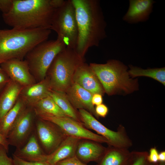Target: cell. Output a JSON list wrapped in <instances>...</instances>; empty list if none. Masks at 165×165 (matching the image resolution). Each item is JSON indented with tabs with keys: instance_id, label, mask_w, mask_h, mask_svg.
Segmentation results:
<instances>
[{
	"instance_id": "6da1fadb",
	"label": "cell",
	"mask_w": 165,
	"mask_h": 165,
	"mask_svg": "<svg viewBox=\"0 0 165 165\" xmlns=\"http://www.w3.org/2000/svg\"><path fill=\"white\" fill-rule=\"evenodd\" d=\"M71 0L78 30L75 50L83 58L90 48L99 46L107 37V23L99 0Z\"/></svg>"
},
{
	"instance_id": "7a4b0ae2",
	"label": "cell",
	"mask_w": 165,
	"mask_h": 165,
	"mask_svg": "<svg viewBox=\"0 0 165 165\" xmlns=\"http://www.w3.org/2000/svg\"><path fill=\"white\" fill-rule=\"evenodd\" d=\"M55 10L50 0H14L10 11L2 16L5 23L13 28L51 30Z\"/></svg>"
},
{
	"instance_id": "3957f363",
	"label": "cell",
	"mask_w": 165,
	"mask_h": 165,
	"mask_svg": "<svg viewBox=\"0 0 165 165\" xmlns=\"http://www.w3.org/2000/svg\"><path fill=\"white\" fill-rule=\"evenodd\" d=\"M51 30L44 28L0 29V61L24 60L38 44L47 40Z\"/></svg>"
},
{
	"instance_id": "277c9868",
	"label": "cell",
	"mask_w": 165,
	"mask_h": 165,
	"mask_svg": "<svg viewBox=\"0 0 165 165\" xmlns=\"http://www.w3.org/2000/svg\"><path fill=\"white\" fill-rule=\"evenodd\" d=\"M89 66L108 95L130 93L137 89V81L130 78L127 66L119 61L109 60L105 64L92 63Z\"/></svg>"
},
{
	"instance_id": "5b68a950",
	"label": "cell",
	"mask_w": 165,
	"mask_h": 165,
	"mask_svg": "<svg viewBox=\"0 0 165 165\" xmlns=\"http://www.w3.org/2000/svg\"><path fill=\"white\" fill-rule=\"evenodd\" d=\"M74 49L66 47L55 57L47 72L52 90L64 92L73 82L74 73L83 62Z\"/></svg>"
},
{
	"instance_id": "8992f818",
	"label": "cell",
	"mask_w": 165,
	"mask_h": 165,
	"mask_svg": "<svg viewBox=\"0 0 165 165\" xmlns=\"http://www.w3.org/2000/svg\"><path fill=\"white\" fill-rule=\"evenodd\" d=\"M66 47L65 44L57 38L38 44L27 53L24 60L37 82L46 78L48 70L55 57Z\"/></svg>"
},
{
	"instance_id": "52a82bcc",
	"label": "cell",
	"mask_w": 165,
	"mask_h": 165,
	"mask_svg": "<svg viewBox=\"0 0 165 165\" xmlns=\"http://www.w3.org/2000/svg\"><path fill=\"white\" fill-rule=\"evenodd\" d=\"M51 30L56 33L57 38L67 47L75 50L78 30L75 9L71 0H65L61 7L55 10Z\"/></svg>"
},
{
	"instance_id": "ba28073f",
	"label": "cell",
	"mask_w": 165,
	"mask_h": 165,
	"mask_svg": "<svg viewBox=\"0 0 165 165\" xmlns=\"http://www.w3.org/2000/svg\"><path fill=\"white\" fill-rule=\"evenodd\" d=\"M79 113L84 126L93 130L105 138L109 146L127 149L132 146V141L123 126L120 125L117 130L114 131L104 125L86 110L79 109Z\"/></svg>"
},
{
	"instance_id": "9c48e42d",
	"label": "cell",
	"mask_w": 165,
	"mask_h": 165,
	"mask_svg": "<svg viewBox=\"0 0 165 165\" xmlns=\"http://www.w3.org/2000/svg\"><path fill=\"white\" fill-rule=\"evenodd\" d=\"M36 116L32 107H27L22 112L6 138L9 145L21 148L35 130Z\"/></svg>"
},
{
	"instance_id": "30bf717a",
	"label": "cell",
	"mask_w": 165,
	"mask_h": 165,
	"mask_svg": "<svg viewBox=\"0 0 165 165\" xmlns=\"http://www.w3.org/2000/svg\"><path fill=\"white\" fill-rule=\"evenodd\" d=\"M35 132L40 145L47 155L53 152L67 136L54 123L37 117Z\"/></svg>"
},
{
	"instance_id": "8fae6325",
	"label": "cell",
	"mask_w": 165,
	"mask_h": 165,
	"mask_svg": "<svg viewBox=\"0 0 165 165\" xmlns=\"http://www.w3.org/2000/svg\"><path fill=\"white\" fill-rule=\"evenodd\" d=\"M37 118L54 123L67 136L76 138L80 140H89L99 143L108 144L107 140L104 137L89 130L82 123L68 117L43 116Z\"/></svg>"
},
{
	"instance_id": "7c38bea8",
	"label": "cell",
	"mask_w": 165,
	"mask_h": 165,
	"mask_svg": "<svg viewBox=\"0 0 165 165\" xmlns=\"http://www.w3.org/2000/svg\"><path fill=\"white\" fill-rule=\"evenodd\" d=\"M0 67L11 80L23 87L37 82L24 59L9 60L2 62Z\"/></svg>"
},
{
	"instance_id": "4fadbf2b",
	"label": "cell",
	"mask_w": 165,
	"mask_h": 165,
	"mask_svg": "<svg viewBox=\"0 0 165 165\" xmlns=\"http://www.w3.org/2000/svg\"><path fill=\"white\" fill-rule=\"evenodd\" d=\"M73 82L76 83L93 95H102L104 89L97 76L89 65L84 62L76 69L73 77Z\"/></svg>"
},
{
	"instance_id": "5bb4252c",
	"label": "cell",
	"mask_w": 165,
	"mask_h": 165,
	"mask_svg": "<svg viewBox=\"0 0 165 165\" xmlns=\"http://www.w3.org/2000/svg\"><path fill=\"white\" fill-rule=\"evenodd\" d=\"M52 90L48 78L23 87L19 98L27 107H33L39 101L49 96Z\"/></svg>"
},
{
	"instance_id": "9a60e30c",
	"label": "cell",
	"mask_w": 165,
	"mask_h": 165,
	"mask_svg": "<svg viewBox=\"0 0 165 165\" xmlns=\"http://www.w3.org/2000/svg\"><path fill=\"white\" fill-rule=\"evenodd\" d=\"M155 2L152 0H129L128 9L123 17V20L131 24L147 21Z\"/></svg>"
},
{
	"instance_id": "2e32d148",
	"label": "cell",
	"mask_w": 165,
	"mask_h": 165,
	"mask_svg": "<svg viewBox=\"0 0 165 165\" xmlns=\"http://www.w3.org/2000/svg\"><path fill=\"white\" fill-rule=\"evenodd\" d=\"M68 100L74 108L84 109L97 116L91 101L93 94L78 84L73 82L65 92Z\"/></svg>"
},
{
	"instance_id": "e0dca14e",
	"label": "cell",
	"mask_w": 165,
	"mask_h": 165,
	"mask_svg": "<svg viewBox=\"0 0 165 165\" xmlns=\"http://www.w3.org/2000/svg\"><path fill=\"white\" fill-rule=\"evenodd\" d=\"M13 154L23 160L31 162H46L47 156L39 142L35 130L26 144L21 148H16Z\"/></svg>"
},
{
	"instance_id": "ac0fdd59",
	"label": "cell",
	"mask_w": 165,
	"mask_h": 165,
	"mask_svg": "<svg viewBox=\"0 0 165 165\" xmlns=\"http://www.w3.org/2000/svg\"><path fill=\"white\" fill-rule=\"evenodd\" d=\"M106 148L99 143L89 140L81 139L77 145L75 155L85 163L91 161L98 162L104 154Z\"/></svg>"
},
{
	"instance_id": "d6986e66",
	"label": "cell",
	"mask_w": 165,
	"mask_h": 165,
	"mask_svg": "<svg viewBox=\"0 0 165 165\" xmlns=\"http://www.w3.org/2000/svg\"><path fill=\"white\" fill-rule=\"evenodd\" d=\"M23 87L11 80L0 93V122L14 105Z\"/></svg>"
},
{
	"instance_id": "ffe728a7",
	"label": "cell",
	"mask_w": 165,
	"mask_h": 165,
	"mask_svg": "<svg viewBox=\"0 0 165 165\" xmlns=\"http://www.w3.org/2000/svg\"><path fill=\"white\" fill-rule=\"evenodd\" d=\"M133 153L127 148L109 146L97 165H129Z\"/></svg>"
},
{
	"instance_id": "44dd1931",
	"label": "cell",
	"mask_w": 165,
	"mask_h": 165,
	"mask_svg": "<svg viewBox=\"0 0 165 165\" xmlns=\"http://www.w3.org/2000/svg\"><path fill=\"white\" fill-rule=\"evenodd\" d=\"M80 140L67 136L53 152L47 155L46 162L50 165H55L60 161L75 155L77 146Z\"/></svg>"
},
{
	"instance_id": "7402d4cb",
	"label": "cell",
	"mask_w": 165,
	"mask_h": 165,
	"mask_svg": "<svg viewBox=\"0 0 165 165\" xmlns=\"http://www.w3.org/2000/svg\"><path fill=\"white\" fill-rule=\"evenodd\" d=\"M32 108L37 117L43 116L68 117L50 96L39 101Z\"/></svg>"
},
{
	"instance_id": "603a6c76",
	"label": "cell",
	"mask_w": 165,
	"mask_h": 165,
	"mask_svg": "<svg viewBox=\"0 0 165 165\" xmlns=\"http://www.w3.org/2000/svg\"><path fill=\"white\" fill-rule=\"evenodd\" d=\"M27 107L19 98L13 107L3 117L0 122V133L6 138L19 116Z\"/></svg>"
},
{
	"instance_id": "cb8c5ba5",
	"label": "cell",
	"mask_w": 165,
	"mask_h": 165,
	"mask_svg": "<svg viewBox=\"0 0 165 165\" xmlns=\"http://www.w3.org/2000/svg\"><path fill=\"white\" fill-rule=\"evenodd\" d=\"M49 96L67 116L82 123L64 92L51 90Z\"/></svg>"
},
{
	"instance_id": "d4e9b609",
	"label": "cell",
	"mask_w": 165,
	"mask_h": 165,
	"mask_svg": "<svg viewBox=\"0 0 165 165\" xmlns=\"http://www.w3.org/2000/svg\"><path fill=\"white\" fill-rule=\"evenodd\" d=\"M128 71L129 75L134 78L138 76H144L150 77L165 85V68L143 69L141 68L129 65Z\"/></svg>"
},
{
	"instance_id": "484cf974",
	"label": "cell",
	"mask_w": 165,
	"mask_h": 165,
	"mask_svg": "<svg viewBox=\"0 0 165 165\" xmlns=\"http://www.w3.org/2000/svg\"><path fill=\"white\" fill-rule=\"evenodd\" d=\"M148 154L146 151L134 152L132 159L129 165H150L147 159Z\"/></svg>"
},
{
	"instance_id": "4316f807",
	"label": "cell",
	"mask_w": 165,
	"mask_h": 165,
	"mask_svg": "<svg viewBox=\"0 0 165 165\" xmlns=\"http://www.w3.org/2000/svg\"><path fill=\"white\" fill-rule=\"evenodd\" d=\"M55 165H87L75 155L60 161Z\"/></svg>"
},
{
	"instance_id": "83f0119b",
	"label": "cell",
	"mask_w": 165,
	"mask_h": 165,
	"mask_svg": "<svg viewBox=\"0 0 165 165\" xmlns=\"http://www.w3.org/2000/svg\"><path fill=\"white\" fill-rule=\"evenodd\" d=\"M6 150L0 144V165H13L12 158L8 156Z\"/></svg>"
},
{
	"instance_id": "f1b7e54d",
	"label": "cell",
	"mask_w": 165,
	"mask_h": 165,
	"mask_svg": "<svg viewBox=\"0 0 165 165\" xmlns=\"http://www.w3.org/2000/svg\"><path fill=\"white\" fill-rule=\"evenodd\" d=\"M13 165H50L46 162H31L23 160L13 154Z\"/></svg>"
},
{
	"instance_id": "f546056e",
	"label": "cell",
	"mask_w": 165,
	"mask_h": 165,
	"mask_svg": "<svg viewBox=\"0 0 165 165\" xmlns=\"http://www.w3.org/2000/svg\"><path fill=\"white\" fill-rule=\"evenodd\" d=\"M159 153L157 149L155 148H150L147 156V160L150 163H156L158 162Z\"/></svg>"
},
{
	"instance_id": "4dcf8cb0",
	"label": "cell",
	"mask_w": 165,
	"mask_h": 165,
	"mask_svg": "<svg viewBox=\"0 0 165 165\" xmlns=\"http://www.w3.org/2000/svg\"><path fill=\"white\" fill-rule=\"evenodd\" d=\"M14 0H0V10L2 14L8 12L13 6Z\"/></svg>"
},
{
	"instance_id": "1f68e13d",
	"label": "cell",
	"mask_w": 165,
	"mask_h": 165,
	"mask_svg": "<svg viewBox=\"0 0 165 165\" xmlns=\"http://www.w3.org/2000/svg\"><path fill=\"white\" fill-rule=\"evenodd\" d=\"M95 110L96 114L98 117L99 116L105 117L107 115L108 112V107L103 104L96 106L95 108Z\"/></svg>"
},
{
	"instance_id": "d6a6232c",
	"label": "cell",
	"mask_w": 165,
	"mask_h": 165,
	"mask_svg": "<svg viewBox=\"0 0 165 165\" xmlns=\"http://www.w3.org/2000/svg\"><path fill=\"white\" fill-rule=\"evenodd\" d=\"M10 80L7 74L0 67V93Z\"/></svg>"
},
{
	"instance_id": "836d02e7",
	"label": "cell",
	"mask_w": 165,
	"mask_h": 165,
	"mask_svg": "<svg viewBox=\"0 0 165 165\" xmlns=\"http://www.w3.org/2000/svg\"><path fill=\"white\" fill-rule=\"evenodd\" d=\"M91 101L94 105L97 106L102 104L103 98L102 95L99 94H93Z\"/></svg>"
},
{
	"instance_id": "e575fe53",
	"label": "cell",
	"mask_w": 165,
	"mask_h": 165,
	"mask_svg": "<svg viewBox=\"0 0 165 165\" xmlns=\"http://www.w3.org/2000/svg\"><path fill=\"white\" fill-rule=\"evenodd\" d=\"M51 6L55 9L61 7L64 3L65 0H50Z\"/></svg>"
},
{
	"instance_id": "d590c367",
	"label": "cell",
	"mask_w": 165,
	"mask_h": 165,
	"mask_svg": "<svg viewBox=\"0 0 165 165\" xmlns=\"http://www.w3.org/2000/svg\"><path fill=\"white\" fill-rule=\"evenodd\" d=\"M0 144L3 145L8 152L9 145L6 138L3 136L0 133Z\"/></svg>"
},
{
	"instance_id": "8d00e7d4",
	"label": "cell",
	"mask_w": 165,
	"mask_h": 165,
	"mask_svg": "<svg viewBox=\"0 0 165 165\" xmlns=\"http://www.w3.org/2000/svg\"><path fill=\"white\" fill-rule=\"evenodd\" d=\"M159 162H165V152L163 151L161 152L158 154Z\"/></svg>"
},
{
	"instance_id": "74e56055",
	"label": "cell",
	"mask_w": 165,
	"mask_h": 165,
	"mask_svg": "<svg viewBox=\"0 0 165 165\" xmlns=\"http://www.w3.org/2000/svg\"><path fill=\"white\" fill-rule=\"evenodd\" d=\"M158 165H165V162H160V163Z\"/></svg>"
},
{
	"instance_id": "f35d334b",
	"label": "cell",
	"mask_w": 165,
	"mask_h": 165,
	"mask_svg": "<svg viewBox=\"0 0 165 165\" xmlns=\"http://www.w3.org/2000/svg\"><path fill=\"white\" fill-rule=\"evenodd\" d=\"M2 62L1 61H0V65L1 64H2Z\"/></svg>"
}]
</instances>
